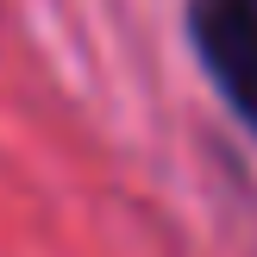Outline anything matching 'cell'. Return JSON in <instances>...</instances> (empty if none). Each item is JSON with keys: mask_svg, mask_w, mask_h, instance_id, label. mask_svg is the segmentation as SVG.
Listing matches in <instances>:
<instances>
[{"mask_svg": "<svg viewBox=\"0 0 257 257\" xmlns=\"http://www.w3.org/2000/svg\"><path fill=\"white\" fill-rule=\"evenodd\" d=\"M188 44L213 94L257 138V0H188Z\"/></svg>", "mask_w": 257, "mask_h": 257, "instance_id": "obj_1", "label": "cell"}]
</instances>
